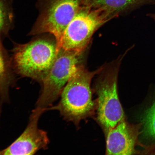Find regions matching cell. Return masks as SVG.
Returning a JSON list of instances; mask_svg holds the SVG:
<instances>
[{
    "label": "cell",
    "mask_w": 155,
    "mask_h": 155,
    "mask_svg": "<svg viewBox=\"0 0 155 155\" xmlns=\"http://www.w3.org/2000/svg\"><path fill=\"white\" fill-rule=\"evenodd\" d=\"M103 69L90 71L81 65L64 87L59 103L48 110H58L64 119L72 122L77 127L82 120L94 118L97 102L93 100L91 83Z\"/></svg>",
    "instance_id": "cell-1"
},
{
    "label": "cell",
    "mask_w": 155,
    "mask_h": 155,
    "mask_svg": "<svg viewBox=\"0 0 155 155\" xmlns=\"http://www.w3.org/2000/svg\"><path fill=\"white\" fill-rule=\"evenodd\" d=\"M12 51L15 72L41 84L55 61L58 47L55 38L41 37L28 43L15 44Z\"/></svg>",
    "instance_id": "cell-2"
},
{
    "label": "cell",
    "mask_w": 155,
    "mask_h": 155,
    "mask_svg": "<svg viewBox=\"0 0 155 155\" xmlns=\"http://www.w3.org/2000/svg\"><path fill=\"white\" fill-rule=\"evenodd\" d=\"M119 68L117 64L103 69L92 89L97 96L94 119L105 135L119 122L127 119L118 94Z\"/></svg>",
    "instance_id": "cell-3"
},
{
    "label": "cell",
    "mask_w": 155,
    "mask_h": 155,
    "mask_svg": "<svg viewBox=\"0 0 155 155\" xmlns=\"http://www.w3.org/2000/svg\"><path fill=\"white\" fill-rule=\"evenodd\" d=\"M83 52L60 48L47 76L41 83V93L36 107L47 109L61 96L64 87L78 68L82 65Z\"/></svg>",
    "instance_id": "cell-4"
},
{
    "label": "cell",
    "mask_w": 155,
    "mask_h": 155,
    "mask_svg": "<svg viewBox=\"0 0 155 155\" xmlns=\"http://www.w3.org/2000/svg\"><path fill=\"white\" fill-rule=\"evenodd\" d=\"M84 0H38L40 14L31 35L48 33L58 43L64 31L83 6Z\"/></svg>",
    "instance_id": "cell-5"
},
{
    "label": "cell",
    "mask_w": 155,
    "mask_h": 155,
    "mask_svg": "<svg viewBox=\"0 0 155 155\" xmlns=\"http://www.w3.org/2000/svg\"><path fill=\"white\" fill-rule=\"evenodd\" d=\"M110 20L100 12L83 6L64 31L58 50L84 52L95 32Z\"/></svg>",
    "instance_id": "cell-6"
},
{
    "label": "cell",
    "mask_w": 155,
    "mask_h": 155,
    "mask_svg": "<svg viewBox=\"0 0 155 155\" xmlns=\"http://www.w3.org/2000/svg\"><path fill=\"white\" fill-rule=\"evenodd\" d=\"M46 111L38 107L33 110L26 129L12 144L0 150V155H31L40 150H46L50 141L47 133L38 127L39 119Z\"/></svg>",
    "instance_id": "cell-7"
},
{
    "label": "cell",
    "mask_w": 155,
    "mask_h": 155,
    "mask_svg": "<svg viewBox=\"0 0 155 155\" xmlns=\"http://www.w3.org/2000/svg\"><path fill=\"white\" fill-rule=\"evenodd\" d=\"M142 127L141 123L131 124L127 119L119 122L105 135L106 154H140L136 147L146 146L139 140Z\"/></svg>",
    "instance_id": "cell-8"
},
{
    "label": "cell",
    "mask_w": 155,
    "mask_h": 155,
    "mask_svg": "<svg viewBox=\"0 0 155 155\" xmlns=\"http://www.w3.org/2000/svg\"><path fill=\"white\" fill-rule=\"evenodd\" d=\"M151 0H84L83 6L100 12L110 19Z\"/></svg>",
    "instance_id": "cell-9"
},
{
    "label": "cell",
    "mask_w": 155,
    "mask_h": 155,
    "mask_svg": "<svg viewBox=\"0 0 155 155\" xmlns=\"http://www.w3.org/2000/svg\"><path fill=\"white\" fill-rule=\"evenodd\" d=\"M15 71L0 38V117L3 104L9 100V88L15 82Z\"/></svg>",
    "instance_id": "cell-10"
},
{
    "label": "cell",
    "mask_w": 155,
    "mask_h": 155,
    "mask_svg": "<svg viewBox=\"0 0 155 155\" xmlns=\"http://www.w3.org/2000/svg\"><path fill=\"white\" fill-rule=\"evenodd\" d=\"M140 119L142 125L141 136L150 143L149 145L155 144V95L141 114Z\"/></svg>",
    "instance_id": "cell-11"
},
{
    "label": "cell",
    "mask_w": 155,
    "mask_h": 155,
    "mask_svg": "<svg viewBox=\"0 0 155 155\" xmlns=\"http://www.w3.org/2000/svg\"><path fill=\"white\" fill-rule=\"evenodd\" d=\"M13 18L12 0H0V38L9 32Z\"/></svg>",
    "instance_id": "cell-12"
},
{
    "label": "cell",
    "mask_w": 155,
    "mask_h": 155,
    "mask_svg": "<svg viewBox=\"0 0 155 155\" xmlns=\"http://www.w3.org/2000/svg\"><path fill=\"white\" fill-rule=\"evenodd\" d=\"M147 16L152 18L155 22V13H149L147 15Z\"/></svg>",
    "instance_id": "cell-13"
}]
</instances>
